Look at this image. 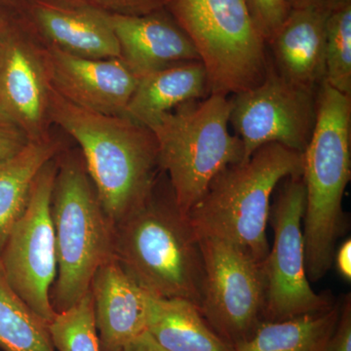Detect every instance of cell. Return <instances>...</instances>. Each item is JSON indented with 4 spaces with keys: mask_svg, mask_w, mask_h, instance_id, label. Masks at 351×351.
Wrapping results in <instances>:
<instances>
[{
    "mask_svg": "<svg viewBox=\"0 0 351 351\" xmlns=\"http://www.w3.org/2000/svg\"><path fill=\"white\" fill-rule=\"evenodd\" d=\"M50 88L41 44L16 25L0 41V117L29 141L50 138Z\"/></svg>",
    "mask_w": 351,
    "mask_h": 351,
    "instance_id": "12",
    "label": "cell"
},
{
    "mask_svg": "<svg viewBox=\"0 0 351 351\" xmlns=\"http://www.w3.org/2000/svg\"><path fill=\"white\" fill-rule=\"evenodd\" d=\"M317 92L286 80L269 62L260 84L232 95L230 124L243 144V161L274 143L304 154L317 119Z\"/></svg>",
    "mask_w": 351,
    "mask_h": 351,
    "instance_id": "10",
    "label": "cell"
},
{
    "mask_svg": "<svg viewBox=\"0 0 351 351\" xmlns=\"http://www.w3.org/2000/svg\"><path fill=\"white\" fill-rule=\"evenodd\" d=\"M165 8L193 41L210 94L228 97L263 82L267 44L244 0H168Z\"/></svg>",
    "mask_w": 351,
    "mask_h": 351,
    "instance_id": "7",
    "label": "cell"
},
{
    "mask_svg": "<svg viewBox=\"0 0 351 351\" xmlns=\"http://www.w3.org/2000/svg\"><path fill=\"white\" fill-rule=\"evenodd\" d=\"M199 239L205 272L199 311L232 348L249 338L263 321V267L232 245Z\"/></svg>",
    "mask_w": 351,
    "mask_h": 351,
    "instance_id": "11",
    "label": "cell"
},
{
    "mask_svg": "<svg viewBox=\"0 0 351 351\" xmlns=\"http://www.w3.org/2000/svg\"><path fill=\"white\" fill-rule=\"evenodd\" d=\"M25 1V0H0V4L16 7V8L19 9V7L22 5Z\"/></svg>",
    "mask_w": 351,
    "mask_h": 351,
    "instance_id": "33",
    "label": "cell"
},
{
    "mask_svg": "<svg viewBox=\"0 0 351 351\" xmlns=\"http://www.w3.org/2000/svg\"><path fill=\"white\" fill-rule=\"evenodd\" d=\"M157 186V184H156ZM156 189L114 228V257L147 294L178 298L199 308L204 284L200 239L173 196Z\"/></svg>",
    "mask_w": 351,
    "mask_h": 351,
    "instance_id": "4",
    "label": "cell"
},
{
    "mask_svg": "<svg viewBox=\"0 0 351 351\" xmlns=\"http://www.w3.org/2000/svg\"><path fill=\"white\" fill-rule=\"evenodd\" d=\"M60 152L61 144L50 137L29 141L15 156L0 161V254L24 213L36 177Z\"/></svg>",
    "mask_w": 351,
    "mask_h": 351,
    "instance_id": "20",
    "label": "cell"
},
{
    "mask_svg": "<svg viewBox=\"0 0 351 351\" xmlns=\"http://www.w3.org/2000/svg\"><path fill=\"white\" fill-rule=\"evenodd\" d=\"M0 350L56 351L49 324L25 304L0 263Z\"/></svg>",
    "mask_w": 351,
    "mask_h": 351,
    "instance_id": "22",
    "label": "cell"
},
{
    "mask_svg": "<svg viewBox=\"0 0 351 351\" xmlns=\"http://www.w3.org/2000/svg\"><path fill=\"white\" fill-rule=\"evenodd\" d=\"M270 206L274 242L263 263V321H283L318 313L335 304L331 295L317 294L307 278L302 219L306 186L302 176L283 180Z\"/></svg>",
    "mask_w": 351,
    "mask_h": 351,
    "instance_id": "8",
    "label": "cell"
},
{
    "mask_svg": "<svg viewBox=\"0 0 351 351\" xmlns=\"http://www.w3.org/2000/svg\"><path fill=\"white\" fill-rule=\"evenodd\" d=\"M302 154L306 271L309 282H318L331 269L337 243L348 230L343 200L351 178V96L326 82L318 88L317 119Z\"/></svg>",
    "mask_w": 351,
    "mask_h": 351,
    "instance_id": "2",
    "label": "cell"
},
{
    "mask_svg": "<svg viewBox=\"0 0 351 351\" xmlns=\"http://www.w3.org/2000/svg\"><path fill=\"white\" fill-rule=\"evenodd\" d=\"M41 51L51 87L60 96L93 112L124 115L138 77L120 58L89 59L46 45Z\"/></svg>",
    "mask_w": 351,
    "mask_h": 351,
    "instance_id": "13",
    "label": "cell"
},
{
    "mask_svg": "<svg viewBox=\"0 0 351 351\" xmlns=\"http://www.w3.org/2000/svg\"><path fill=\"white\" fill-rule=\"evenodd\" d=\"M57 166L56 158L53 159L36 177L24 213L13 226L0 254V263L8 282L48 324L56 315L50 295L57 276L51 215Z\"/></svg>",
    "mask_w": 351,
    "mask_h": 351,
    "instance_id": "9",
    "label": "cell"
},
{
    "mask_svg": "<svg viewBox=\"0 0 351 351\" xmlns=\"http://www.w3.org/2000/svg\"><path fill=\"white\" fill-rule=\"evenodd\" d=\"M49 331L58 351H101L91 291L75 306L56 313L49 324Z\"/></svg>",
    "mask_w": 351,
    "mask_h": 351,
    "instance_id": "23",
    "label": "cell"
},
{
    "mask_svg": "<svg viewBox=\"0 0 351 351\" xmlns=\"http://www.w3.org/2000/svg\"><path fill=\"white\" fill-rule=\"evenodd\" d=\"M304 154L267 144L219 172L188 218L199 237L221 240L263 265L271 196L283 180L302 176Z\"/></svg>",
    "mask_w": 351,
    "mask_h": 351,
    "instance_id": "3",
    "label": "cell"
},
{
    "mask_svg": "<svg viewBox=\"0 0 351 351\" xmlns=\"http://www.w3.org/2000/svg\"><path fill=\"white\" fill-rule=\"evenodd\" d=\"M57 164L51 200L57 276L50 297L59 313L86 294L97 270L114 257V228L83 159L66 154Z\"/></svg>",
    "mask_w": 351,
    "mask_h": 351,
    "instance_id": "6",
    "label": "cell"
},
{
    "mask_svg": "<svg viewBox=\"0 0 351 351\" xmlns=\"http://www.w3.org/2000/svg\"><path fill=\"white\" fill-rule=\"evenodd\" d=\"M324 351H351V295H343L338 323Z\"/></svg>",
    "mask_w": 351,
    "mask_h": 351,
    "instance_id": "27",
    "label": "cell"
},
{
    "mask_svg": "<svg viewBox=\"0 0 351 351\" xmlns=\"http://www.w3.org/2000/svg\"><path fill=\"white\" fill-rule=\"evenodd\" d=\"M101 351H122L145 332V292L113 257L90 286Z\"/></svg>",
    "mask_w": 351,
    "mask_h": 351,
    "instance_id": "16",
    "label": "cell"
},
{
    "mask_svg": "<svg viewBox=\"0 0 351 351\" xmlns=\"http://www.w3.org/2000/svg\"><path fill=\"white\" fill-rule=\"evenodd\" d=\"M145 331L168 351H233L188 300L145 292Z\"/></svg>",
    "mask_w": 351,
    "mask_h": 351,
    "instance_id": "19",
    "label": "cell"
},
{
    "mask_svg": "<svg viewBox=\"0 0 351 351\" xmlns=\"http://www.w3.org/2000/svg\"><path fill=\"white\" fill-rule=\"evenodd\" d=\"M16 25L17 23L14 22L11 17L0 10V41L12 31Z\"/></svg>",
    "mask_w": 351,
    "mask_h": 351,
    "instance_id": "32",
    "label": "cell"
},
{
    "mask_svg": "<svg viewBox=\"0 0 351 351\" xmlns=\"http://www.w3.org/2000/svg\"><path fill=\"white\" fill-rule=\"evenodd\" d=\"M29 142L19 127L0 117V161L15 156Z\"/></svg>",
    "mask_w": 351,
    "mask_h": 351,
    "instance_id": "28",
    "label": "cell"
},
{
    "mask_svg": "<svg viewBox=\"0 0 351 351\" xmlns=\"http://www.w3.org/2000/svg\"><path fill=\"white\" fill-rule=\"evenodd\" d=\"M49 113L51 122L75 138L82 149L101 207L115 228L142 206L156 189L160 166L154 133L123 115L78 107L52 87Z\"/></svg>",
    "mask_w": 351,
    "mask_h": 351,
    "instance_id": "1",
    "label": "cell"
},
{
    "mask_svg": "<svg viewBox=\"0 0 351 351\" xmlns=\"http://www.w3.org/2000/svg\"><path fill=\"white\" fill-rule=\"evenodd\" d=\"M62 3L84 6L107 14L145 15L165 8L168 0H53Z\"/></svg>",
    "mask_w": 351,
    "mask_h": 351,
    "instance_id": "26",
    "label": "cell"
},
{
    "mask_svg": "<svg viewBox=\"0 0 351 351\" xmlns=\"http://www.w3.org/2000/svg\"><path fill=\"white\" fill-rule=\"evenodd\" d=\"M291 10L313 9L331 13L336 9L351 3V0H286Z\"/></svg>",
    "mask_w": 351,
    "mask_h": 351,
    "instance_id": "29",
    "label": "cell"
},
{
    "mask_svg": "<svg viewBox=\"0 0 351 351\" xmlns=\"http://www.w3.org/2000/svg\"><path fill=\"white\" fill-rule=\"evenodd\" d=\"M19 10L25 29L43 45L89 59L120 58L106 13L53 0H25Z\"/></svg>",
    "mask_w": 351,
    "mask_h": 351,
    "instance_id": "14",
    "label": "cell"
},
{
    "mask_svg": "<svg viewBox=\"0 0 351 351\" xmlns=\"http://www.w3.org/2000/svg\"><path fill=\"white\" fill-rule=\"evenodd\" d=\"M230 99L219 94L182 104L147 127L154 133L160 169L188 216L214 178L242 162V141L230 131Z\"/></svg>",
    "mask_w": 351,
    "mask_h": 351,
    "instance_id": "5",
    "label": "cell"
},
{
    "mask_svg": "<svg viewBox=\"0 0 351 351\" xmlns=\"http://www.w3.org/2000/svg\"><path fill=\"white\" fill-rule=\"evenodd\" d=\"M209 95V80L203 64L184 62L138 78L123 117L149 127L164 113Z\"/></svg>",
    "mask_w": 351,
    "mask_h": 351,
    "instance_id": "18",
    "label": "cell"
},
{
    "mask_svg": "<svg viewBox=\"0 0 351 351\" xmlns=\"http://www.w3.org/2000/svg\"><path fill=\"white\" fill-rule=\"evenodd\" d=\"M332 265L336 267L339 276L346 281L351 280V240L346 239L338 250L335 252L334 262Z\"/></svg>",
    "mask_w": 351,
    "mask_h": 351,
    "instance_id": "30",
    "label": "cell"
},
{
    "mask_svg": "<svg viewBox=\"0 0 351 351\" xmlns=\"http://www.w3.org/2000/svg\"><path fill=\"white\" fill-rule=\"evenodd\" d=\"M341 301L318 313L283 321H263L233 351H324L338 323Z\"/></svg>",
    "mask_w": 351,
    "mask_h": 351,
    "instance_id": "21",
    "label": "cell"
},
{
    "mask_svg": "<svg viewBox=\"0 0 351 351\" xmlns=\"http://www.w3.org/2000/svg\"><path fill=\"white\" fill-rule=\"evenodd\" d=\"M251 19L261 36L269 43L291 12L286 0H244Z\"/></svg>",
    "mask_w": 351,
    "mask_h": 351,
    "instance_id": "25",
    "label": "cell"
},
{
    "mask_svg": "<svg viewBox=\"0 0 351 351\" xmlns=\"http://www.w3.org/2000/svg\"><path fill=\"white\" fill-rule=\"evenodd\" d=\"M325 82L351 96V3L332 11L326 23Z\"/></svg>",
    "mask_w": 351,
    "mask_h": 351,
    "instance_id": "24",
    "label": "cell"
},
{
    "mask_svg": "<svg viewBox=\"0 0 351 351\" xmlns=\"http://www.w3.org/2000/svg\"><path fill=\"white\" fill-rule=\"evenodd\" d=\"M330 13L313 9L291 10L267 43L274 66L286 80L317 90L326 75V23Z\"/></svg>",
    "mask_w": 351,
    "mask_h": 351,
    "instance_id": "17",
    "label": "cell"
},
{
    "mask_svg": "<svg viewBox=\"0 0 351 351\" xmlns=\"http://www.w3.org/2000/svg\"><path fill=\"white\" fill-rule=\"evenodd\" d=\"M122 351H168L161 348L147 331L134 339Z\"/></svg>",
    "mask_w": 351,
    "mask_h": 351,
    "instance_id": "31",
    "label": "cell"
},
{
    "mask_svg": "<svg viewBox=\"0 0 351 351\" xmlns=\"http://www.w3.org/2000/svg\"><path fill=\"white\" fill-rule=\"evenodd\" d=\"M120 49V59L142 77L154 71L200 61L193 41L166 8L145 15L107 14Z\"/></svg>",
    "mask_w": 351,
    "mask_h": 351,
    "instance_id": "15",
    "label": "cell"
}]
</instances>
